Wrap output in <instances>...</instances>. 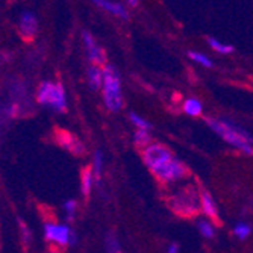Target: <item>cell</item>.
Masks as SVG:
<instances>
[{
	"label": "cell",
	"instance_id": "6da1fadb",
	"mask_svg": "<svg viewBox=\"0 0 253 253\" xmlns=\"http://www.w3.org/2000/svg\"><path fill=\"white\" fill-rule=\"evenodd\" d=\"M206 123L208 126L218 135L223 140L231 144L232 147L238 149L240 152L246 153V155H252L253 147H252V135L243 129L241 126L227 122V120H220V119H214V117H208L206 119Z\"/></svg>",
	"mask_w": 253,
	"mask_h": 253
},
{
	"label": "cell",
	"instance_id": "7a4b0ae2",
	"mask_svg": "<svg viewBox=\"0 0 253 253\" xmlns=\"http://www.w3.org/2000/svg\"><path fill=\"white\" fill-rule=\"evenodd\" d=\"M102 96L106 108L112 112L120 111L123 106L122 94V81L116 67L105 65L103 67V82H102Z\"/></svg>",
	"mask_w": 253,
	"mask_h": 253
},
{
	"label": "cell",
	"instance_id": "3957f363",
	"mask_svg": "<svg viewBox=\"0 0 253 253\" xmlns=\"http://www.w3.org/2000/svg\"><path fill=\"white\" fill-rule=\"evenodd\" d=\"M37 102L40 105L49 106L58 112H64L67 109V94L65 89L58 82L45 81L37 89Z\"/></svg>",
	"mask_w": 253,
	"mask_h": 253
},
{
	"label": "cell",
	"instance_id": "277c9868",
	"mask_svg": "<svg viewBox=\"0 0 253 253\" xmlns=\"http://www.w3.org/2000/svg\"><path fill=\"white\" fill-rule=\"evenodd\" d=\"M170 206L171 210L180 215L191 217L200 211V199L197 190L187 187L182 188L177 193H174L170 199Z\"/></svg>",
	"mask_w": 253,
	"mask_h": 253
},
{
	"label": "cell",
	"instance_id": "5b68a950",
	"mask_svg": "<svg viewBox=\"0 0 253 253\" xmlns=\"http://www.w3.org/2000/svg\"><path fill=\"white\" fill-rule=\"evenodd\" d=\"M141 156L144 164L149 167L152 173H156L159 169H163L167 163L174 158L171 150L159 143H150L147 147L141 149Z\"/></svg>",
	"mask_w": 253,
	"mask_h": 253
},
{
	"label": "cell",
	"instance_id": "8992f818",
	"mask_svg": "<svg viewBox=\"0 0 253 253\" xmlns=\"http://www.w3.org/2000/svg\"><path fill=\"white\" fill-rule=\"evenodd\" d=\"M44 237L49 243L56 246H73L76 244V235L72 231V227L65 223H55L49 221L44 224Z\"/></svg>",
	"mask_w": 253,
	"mask_h": 253
},
{
	"label": "cell",
	"instance_id": "52a82bcc",
	"mask_svg": "<svg viewBox=\"0 0 253 253\" xmlns=\"http://www.w3.org/2000/svg\"><path fill=\"white\" fill-rule=\"evenodd\" d=\"M187 173H188V170H187L185 164L180 163L179 159L173 158L170 163H167L163 169H159L153 174L156 176L158 180L164 182V183H174V182L182 180L187 176Z\"/></svg>",
	"mask_w": 253,
	"mask_h": 253
},
{
	"label": "cell",
	"instance_id": "ba28073f",
	"mask_svg": "<svg viewBox=\"0 0 253 253\" xmlns=\"http://www.w3.org/2000/svg\"><path fill=\"white\" fill-rule=\"evenodd\" d=\"M84 44H85V49L88 53V59L93 62V65H102L105 62V52L102 50V47L97 44L96 38L91 35L89 32H84L82 35Z\"/></svg>",
	"mask_w": 253,
	"mask_h": 253
},
{
	"label": "cell",
	"instance_id": "9c48e42d",
	"mask_svg": "<svg viewBox=\"0 0 253 253\" xmlns=\"http://www.w3.org/2000/svg\"><path fill=\"white\" fill-rule=\"evenodd\" d=\"M20 32L25 38H34L38 31V18L32 11H23L18 21Z\"/></svg>",
	"mask_w": 253,
	"mask_h": 253
},
{
	"label": "cell",
	"instance_id": "30bf717a",
	"mask_svg": "<svg viewBox=\"0 0 253 253\" xmlns=\"http://www.w3.org/2000/svg\"><path fill=\"white\" fill-rule=\"evenodd\" d=\"M199 199H200V210L205 212V215H208L212 220L218 218V208H217V203L214 200V197L210 194V191L202 190L199 193Z\"/></svg>",
	"mask_w": 253,
	"mask_h": 253
},
{
	"label": "cell",
	"instance_id": "8fae6325",
	"mask_svg": "<svg viewBox=\"0 0 253 253\" xmlns=\"http://www.w3.org/2000/svg\"><path fill=\"white\" fill-rule=\"evenodd\" d=\"M96 5L100 6L102 9H105L106 12L119 17V18H123V20H127L129 18V8L125 3L111 2V0H97Z\"/></svg>",
	"mask_w": 253,
	"mask_h": 253
},
{
	"label": "cell",
	"instance_id": "7c38bea8",
	"mask_svg": "<svg viewBox=\"0 0 253 253\" xmlns=\"http://www.w3.org/2000/svg\"><path fill=\"white\" fill-rule=\"evenodd\" d=\"M86 81L91 88L100 89L103 82V68L99 65H89L86 70Z\"/></svg>",
	"mask_w": 253,
	"mask_h": 253
},
{
	"label": "cell",
	"instance_id": "4fadbf2b",
	"mask_svg": "<svg viewBox=\"0 0 253 253\" xmlns=\"http://www.w3.org/2000/svg\"><path fill=\"white\" fill-rule=\"evenodd\" d=\"M182 109H183V112L187 114V116L197 117L202 114V103H200V100H197L194 97H190V99H187L185 102H183Z\"/></svg>",
	"mask_w": 253,
	"mask_h": 253
},
{
	"label": "cell",
	"instance_id": "5bb4252c",
	"mask_svg": "<svg viewBox=\"0 0 253 253\" xmlns=\"http://www.w3.org/2000/svg\"><path fill=\"white\" fill-rule=\"evenodd\" d=\"M59 141H61L62 146H65L67 149H70L72 152H75V153H78V155L84 153V146L76 140L75 136H72V135H68V133L64 132Z\"/></svg>",
	"mask_w": 253,
	"mask_h": 253
},
{
	"label": "cell",
	"instance_id": "9a60e30c",
	"mask_svg": "<svg viewBox=\"0 0 253 253\" xmlns=\"http://www.w3.org/2000/svg\"><path fill=\"white\" fill-rule=\"evenodd\" d=\"M93 183H94V176L91 169H85L82 173V179H81V185H82V194L88 196L91 193V188H93Z\"/></svg>",
	"mask_w": 253,
	"mask_h": 253
},
{
	"label": "cell",
	"instance_id": "2e32d148",
	"mask_svg": "<svg viewBox=\"0 0 253 253\" xmlns=\"http://www.w3.org/2000/svg\"><path fill=\"white\" fill-rule=\"evenodd\" d=\"M208 42L211 45V49L215 50L217 53H221V55H229L234 52V45L231 44H226V42H221L215 38H208Z\"/></svg>",
	"mask_w": 253,
	"mask_h": 253
},
{
	"label": "cell",
	"instance_id": "e0dca14e",
	"mask_svg": "<svg viewBox=\"0 0 253 253\" xmlns=\"http://www.w3.org/2000/svg\"><path fill=\"white\" fill-rule=\"evenodd\" d=\"M133 141H135V144L138 146V147H141V149H144V147H147L150 143H152V136H150V132L149 130H135V133H133Z\"/></svg>",
	"mask_w": 253,
	"mask_h": 253
},
{
	"label": "cell",
	"instance_id": "ac0fdd59",
	"mask_svg": "<svg viewBox=\"0 0 253 253\" xmlns=\"http://www.w3.org/2000/svg\"><path fill=\"white\" fill-rule=\"evenodd\" d=\"M197 227H199V232H200L205 238L211 240V238L215 235V227H214V224H212L210 220H199V221H197Z\"/></svg>",
	"mask_w": 253,
	"mask_h": 253
},
{
	"label": "cell",
	"instance_id": "d6986e66",
	"mask_svg": "<svg viewBox=\"0 0 253 253\" xmlns=\"http://www.w3.org/2000/svg\"><path fill=\"white\" fill-rule=\"evenodd\" d=\"M106 253H123L120 241L116 234H109L106 237Z\"/></svg>",
	"mask_w": 253,
	"mask_h": 253
},
{
	"label": "cell",
	"instance_id": "ffe728a7",
	"mask_svg": "<svg viewBox=\"0 0 253 253\" xmlns=\"http://www.w3.org/2000/svg\"><path fill=\"white\" fill-rule=\"evenodd\" d=\"M129 119H130V122L135 125V127H136L138 130H149V129L152 127V125H150L146 119H143L141 116H138L136 112H130V114H129Z\"/></svg>",
	"mask_w": 253,
	"mask_h": 253
},
{
	"label": "cell",
	"instance_id": "44dd1931",
	"mask_svg": "<svg viewBox=\"0 0 253 253\" xmlns=\"http://www.w3.org/2000/svg\"><path fill=\"white\" fill-rule=\"evenodd\" d=\"M91 171H93L94 179L102 176V171H103V155H102L100 152H96V153H94V158H93V167H91Z\"/></svg>",
	"mask_w": 253,
	"mask_h": 253
},
{
	"label": "cell",
	"instance_id": "7402d4cb",
	"mask_svg": "<svg viewBox=\"0 0 253 253\" xmlns=\"http://www.w3.org/2000/svg\"><path fill=\"white\" fill-rule=\"evenodd\" d=\"M188 56H190L194 62L200 64L202 67H206V68H211V67H212V61H211L208 56H206V55L200 53V52L191 50V52H188Z\"/></svg>",
	"mask_w": 253,
	"mask_h": 253
},
{
	"label": "cell",
	"instance_id": "603a6c76",
	"mask_svg": "<svg viewBox=\"0 0 253 253\" xmlns=\"http://www.w3.org/2000/svg\"><path fill=\"white\" fill-rule=\"evenodd\" d=\"M250 232H252V227H250L247 223H238V224L234 227V235H235L237 238H240V240L249 238Z\"/></svg>",
	"mask_w": 253,
	"mask_h": 253
},
{
	"label": "cell",
	"instance_id": "cb8c5ba5",
	"mask_svg": "<svg viewBox=\"0 0 253 253\" xmlns=\"http://www.w3.org/2000/svg\"><path fill=\"white\" fill-rule=\"evenodd\" d=\"M76 210H78V202L76 200H67L64 203V211H65L68 218H72L76 214Z\"/></svg>",
	"mask_w": 253,
	"mask_h": 253
},
{
	"label": "cell",
	"instance_id": "d4e9b609",
	"mask_svg": "<svg viewBox=\"0 0 253 253\" xmlns=\"http://www.w3.org/2000/svg\"><path fill=\"white\" fill-rule=\"evenodd\" d=\"M9 117H15L17 116V112H18V105H9L5 111Z\"/></svg>",
	"mask_w": 253,
	"mask_h": 253
},
{
	"label": "cell",
	"instance_id": "484cf974",
	"mask_svg": "<svg viewBox=\"0 0 253 253\" xmlns=\"http://www.w3.org/2000/svg\"><path fill=\"white\" fill-rule=\"evenodd\" d=\"M21 231H23V234H25V241H31V234H29L28 227L25 224H21Z\"/></svg>",
	"mask_w": 253,
	"mask_h": 253
},
{
	"label": "cell",
	"instance_id": "4316f807",
	"mask_svg": "<svg viewBox=\"0 0 253 253\" xmlns=\"http://www.w3.org/2000/svg\"><path fill=\"white\" fill-rule=\"evenodd\" d=\"M169 253H179V246L176 243L169 246Z\"/></svg>",
	"mask_w": 253,
	"mask_h": 253
},
{
	"label": "cell",
	"instance_id": "83f0119b",
	"mask_svg": "<svg viewBox=\"0 0 253 253\" xmlns=\"http://www.w3.org/2000/svg\"><path fill=\"white\" fill-rule=\"evenodd\" d=\"M125 5H126V6H127V5H129V6H138L140 3H138L136 0H127V2H126Z\"/></svg>",
	"mask_w": 253,
	"mask_h": 253
}]
</instances>
